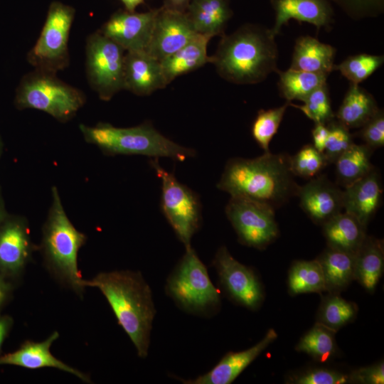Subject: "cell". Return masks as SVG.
<instances>
[{
	"label": "cell",
	"instance_id": "1",
	"mask_svg": "<svg viewBox=\"0 0 384 384\" xmlns=\"http://www.w3.org/2000/svg\"><path fill=\"white\" fill-rule=\"evenodd\" d=\"M216 186L231 197L254 200L274 209L297 196L299 188L289 156L270 151L254 159H230Z\"/></svg>",
	"mask_w": 384,
	"mask_h": 384
},
{
	"label": "cell",
	"instance_id": "2",
	"mask_svg": "<svg viewBox=\"0 0 384 384\" xmlns=\"http://www.w3.org/2000/svg\"><path fill=\"white\" fill-rule=\"evenodd\" d=\"M85 286L100 289L138 356L145 358L156 311L151 289L142 274L131 270L100 272L85 280Z\"/></svg>",
	"mask_w": 384,
	"mask_h": 384
},
{
	"label": "cell",
	"instance_id": "3",
	"mask_svg": "<svg viewBox=\"0 0 384 384\" xmlns=\"http://www.w3.org/2000/svg\"><path fill=\"white\" fill-rule=\"evenodd\" d=\"M275 36L271 28L243 26L230 35H223L211 63L223 78L232 83L260 82L278 70Z\"/></svg>",
	"mask_w": 384,
	"mask_h": 384
},
{
	"label": "cell",
	"instance_id": "4",
	"mask_svg": "<svg viewBox=\"0 0 384 384\" xmlns=\"http://www.w3.org/2000/svg\"><path fill=\"white\" fill-rule=\"evenodd\" d=\"M51 198L38 249L45 267L54 279L82 296L86 286L78 269V257L87 238L69 219L55 186L51 188Z\"/></svg>",
	"mask_w": 384,
	"mask_h": 384
},
{
	"label": "cell",
	"instance_id": "5",
	"mask_svg": "<svg viewBox=\"0 0 384 384\" xmlns=\"http://www.w3.org/2000/svg\"><path fill=\"white\" fill-rule=\"evenodd\" d=\"M79 129L87 143L95 145L106 156L142 155L184 161L196 155V150L166 137L149 122L131 127H117L107 122L95 126L80 124Z\"/></svg>",
	"mask_w": 384,
	"mask_h": 384
},
{
	"label": "cell",
	"instance_id": "6",
	"mask_svg": "<svg viewBox=\"0 0 384 384\" xmlns=\"http://www.w3.org/2000/svg\"><path fill=\"white\" fill-rule=\"evenodd\" d=\"M82 91L60 80L56 73L34 69L20 80L14 104L19 110L33 109L65 123L84 106Z\"/></svg>",
	"mask_w": 384,
	"mask_h": 384
},
{
	"label": "cell",
	"instance_id": "7",
	"mask_svg": "<svg viewBox=\"0 0 384 384\" xmlns=\"http://www.w3.org/2000/svg\"><path fill=\"white\" fill-rule=\"evenodd\" d=\"M185 248V253L167 277L166 293L185 312L210 317L220 309L219 291L195 250L191 245Z\"/></svg>",
	"mask_w": 384,
	"mask_h": 384
},
{
	"label": "cell",
	"instance_id": "8",
	"mask_svg": "<svg viewBox=\"0 0 384 384\" xmlns=\"http://www.w3.org/2000/svg\"><path fill=\"white\" fill-rule=\"evenodd\" d=\"M149 164L161 179L160 208L163 215L185 247L191 246V239L202 223L198 195L179 182L173 173L163 169L159 159L152 158Z\"/></svg>",
	"mask_w": 384,
	"mask_h": 384
},
{
	"label": "cell",
	"instance_id": "9",
	"mask_svg": "<svg viewBox=\"0 0 384 384\" xmlns=\"http://www.w3.org/2000/svg\"><path fill=\"white\" fill-rule=\"evenodd\" d=\"M75 11L60 1L50 4L41 32L26 59L34 69L56 73L70 63L68 39Z\"/></svg>",
	"mask_w": 384,
	"mask_h": 384
},
{
	"label": "cell",
	"instance_id": "10",
	"mask_svg": "<svg viewBox=\"0 0 384 384\" xmlns=\"http://www.w3.org/2000/svg\"><path fill=\"white\" fill-rule=\"evenodd\" d=\"M124 50L99 31L91 33L85 46L89 85L104 101L123 90Z\"/></svg>",
	"mask_w": 384,
	"mask_h": 384
},
{
	"label": "cell",
	"instance_id": "11",
	"mask_svg": "<svg viewBox=\"0 0 384 384\" xmlns=\"http://www.w3.org/2000/svg\"><path fill=\"white\" fill-rule=\"evenodd\" d=\"M274 210L267 204L241 197H230L225 209L239 242L258 250L278 237Z\"/></svg>",
	"mask_w": 384,
	"mask_h": 384
},
{
	"label": "cell",
	"instance_id": "12",
	"mask_svg": "<svg viewBox=\"0 0 384 384\" xmlns=\"http://www.w3.org/2000/svg\"><path fill=\"white\" fill-rule=\"evenodd\" d=\"M219 284L233 302L251 310L258 309L265 297L255 271L235 260L225 246H220L212 261Z\"/></svg>",
	"mask_w": 384,
	"mask_h": 384
},
{
	"label": "cell",
	"instance_id": "13",
	"mask_svg": "<svg viewBox=\"0 0 384 384\" xmlns=\"http://www.w3.org/2000/svg\"><path fill=\"white\" fill-rule=\"evenodd\" d=\"M37 249L26 218L8 213L0 223V274L13 282L18 280Z\"/></svg>",
	"mask_w": 384,
	"mask_h": 384
},
{
	"label": "cell",
	"instance_id": "14",
	"mask_svg": "<svg viewBox=\"0 0 384 384\" xmlns=\"http://www.w3.org/2000/svg\"><path fill=\"white\" fill-rule=\"evenodd\" d=\"M197 33L186 12L158 9L146 51L161 61L191 40Z\"/></svg>",
	"mask_w": 384,
	"mask_h": 384
},
{
	"label": "cell",
	"instance_id": "15",
	"mask_svg": "<svg viewBox=\"0 0 384 384\" xmlns=\"http://www.w3.org/2000/svg\"><path fill=\"white\" fill-rule=\"evenodd\" d=\"M157 12L158 9L143 13L119 11L112 14L99 31L126 52L146 50Z\"/></svg>",
	"mask_w": 384,
	"mask_h": 384
},
{
	"label": "cell",
	"instance_id": "16",
	"mask_svg": "<svg viewBox=\"0 0 384 384\" xmlns=\"http://www.w3.org/2000/svg\"><path fill=\"white\" fill-rule=\"evenodd\" d=\"M300 206L316 224L323 225L343 209V191L324 176L311 178L299 186Z\"/></svg>",
	"mask_w": 384,
	"mask_h": 384
},
{
	"label": "cell",
	"instance_id": "17",
	"mask_svg": "<svg viewBox=\"0 0 384 384\" xmlns=\"http://www.w3.org/2000/svg\"><path fill=\"white\" fill-rule=\"evenodd\" d=\"M59 336L58 331H54L42 341H25L16 350L2 353L0 365L16 366L31 370L54 368L73 374L84 382L91 383L87 374L67 365L52 354L50 347Z\"/></svg>",
	"mask_w": 384,
	"mask_h": 384
},
{
	"label": "cell",
	"instance_id": "18",
	"mask_svg": "<svg viewBox=\"0 0 384 384\" xmlns=\"http://www.w3.org/2000/svg\"><path fill=\"white\" fill-rule=\"evenodd\" d=\"M167 85L159 60L146 50L125 53L123 90L146 96Z\"/></svg>",
	"mask_w": 384,
	"mask_h": 384
},
{
	"label": "cell",
	"instance_id": "19",
	"mask_svg": "<svg viewBox=\"0 0 384 384\" xmlns=\"http://www.w3.org/2000/svg\"><path fill=\"white\" fill-rule=\"evenodd\" d=\"M277 338L276 331L270 329L252 347L242 351L228 352L206 373L193 379L181 380L185 384H230Z\"/></svg>",
	"mask_w": 384,
	"mask_h": 384
},
{
	"label": "cell",
	"instance_id": "20",
	"mask_svg": "<svg viewBox=\"0 0 384 384\" xmlns=\"http://www.w3.org/2000/svg\"><path fill=\"white\" fill-rule=\"evenodd\" d=\"M275 12V22L271 28L277 36L283 25L291 19L306 22L317 30L328 27L333 20V10L329 0H271Z\"/></svg>",
	"mask_w": 384,
	"mask_h": 384
},
{
	"label": "cell",
	"instance_id": "21",
	"mask_svg": "<svg viewBox=\"0 0 384 384\" xmlns=\"http://www.w3.org/2000/svg\"><path fill=\"white\" fill-rule=\"evenodd\" d=\"M383 189L375 169L345 188L343 205L345 212L353 215L365 228L379 208Z\"/></svg>",
	"mask_w": 384,
	"mask_h": 384
},
{
	"label": "cell",
	"instance_id": "22",
	"mask_svg": "<svg viewBox=\"0 0 384 384\" xmlns=\"http://www.w3.org/2000/svg\"><path fill=\"white\" fill-rule=\"evenodd\" d=\"M336 48L310 36L296 40L289 68L329 75L334 70Z\"/></svg>",
	"mask_w": 384,
	"mask_h": 384
},
{
	"label": "cell",
	"instance_id": "23",
	"mask_svg": "<svg viewBox=\"0 0 384 384\" xmlns=\"http://www.w3.org/2000/svg\"><path fill=\"white\" fill-rule=\"evenodd\" d=\"M210 38L197 33L185 46L160 61L168 84L180 75L211 63V56L207 54V46Z\"/></svg>",
	"mask_w": 384,
	"mask_h": 384
},
{
	"label": "cell",
	"instance_id": "24",
	"mask_svg": "<svg viewBox=\"0 0 384 384\" xmlns=\"http://www.w3.org/2000/svg\"><path fill=\"white\" fill-rule=\"evenodd\" d=\"M186 14L197 33L212 38L224 35L232 11L228 0H192Z\"/></svg>",
	"mask_w": 384,
	"mask_h": 384
},
{
	"label": "cell",
	"instance_id": "25",
	"mask_svg": "<svg viewBox=\"0 0 384 384\" xmlns=\"http://www.w3.org/2000/svg\"><path fill=\"white\" fill-rule=\"evenodd\" d=\"M329 247L355 255L363 243L366 228L352 215L340 213L323 225Z\"/></svg>",
	"mask_w": 384,
	"mask_h": 384
},
{
	"label": "cell",
	"instance_id": "26",
	"mask_svg": "<svg viewBox=\"0 0 384 384\" xmlns=\"http://www.w3.org/2000/svg\"><path fill=\"white\" fill-rule=\"evenodd\" d=\"M379 110L370 93L358 85L351 83L335 118L348 129L360 128Z\"/></svg>",
	"mask_w": 384,
	"mask_h": 384
},
{
	"label": "cell",
	"instance_id": "27",
	"mask_svg": "<svg viewBox=\"0 0 384 384\" xmlns=\"http://www.w3.org/2000/svg\"><path fill=\"white\" fill-rule=\"evenodd\" d=\"M384 268L383 240L366 236L355 255V279L368 292H374Z\"/></svg>",
	"mask_w": 384,
	"mask_h": 384
},
{
	"label": "cell",
	"instance_id": "28",
	"mask_svg": "<svg viewBox=\"0 0 384 384\" xmlns=\"http://www.w3.org/2000/svg\"><path fill=\"white\" fill-rule=\"evenodd\" d=\"M316 260L323 272L326 292L339 293L355 279V255L328 247Z\"/></svg>",
	"mask_w": 384,
	"mask_h": 384
},
{
	"label": "cell",
	"instance_id": "29",
	"mask_svg": "<svg viewBox=\"0 0 384 384\" xmlns=\"http://www.w3.org/2000/svg\"><path fill=\"white\" fill-rule=\"evenodd\" d=\"M372 151L365 144L353 143L334 162L338 183L345 188L374 169L370 162Z\"/></svg>",
	"mask_w": 384,
	"mask_h": 384
},
{
	"label": "cell",
	"instance_id": "30",
	"mask_svg": "<svg viewBox=\"0 0 384 384\" xmlns=\"http://www.w3.org/2000/svg\"><path fill=\"white\" fill-rule=\"evenodd\" d=\"M279 79L278 88L280 95L287 102L292 100L304 101L318 87L326 84L328 75L289 68L277 70Z\"/></svg>",
	"mask_w": 384,
	"mask_h": 384
},
{
	"label": "cell",
	"instance_id": "31",
	"mask_svg": "<svg viewBox=\"0 0 384 384\" xmlns=\"http://www.w3.org/2000/svg\"><path fill=\"white\" fill-rule=\"evenodd\" d=\"M288 287L292 295L326 292L324 277L319 261L316 259L294 262L289 272Z\"/></svg>",
	"mask_w": 384,
	"mask_h": 384
},
{
	"label": "cell",
	"instance_id": "32",
	"mask_svg": "<svg viewBox=\"0 0 384 384\" xmlns=\"http://www.w3.org/2000/svg\"><path fill=\"white\" fill-rule=\"evenodd\" d=\"M335 334V331L316 322L301 338L295 349L311 356L319 362H326L336 353Z\"/></svg>",
	"mask_w": 384,
	"mask_h": 384
},
{
	"label": "cell",
	"instance_id": "33",
	"mask_svg": "<svg viewBox=\"0 0 384 384\" xmlns=\"http://www.w3.org/2000/svg\"><path fill=\"white\" fill-rule=\"evenodd\" d=\"M357 311L353 302L344 299L338 293H329L321 303L317 323L336 331L352 321Z\"/></svg>",
	"mask_w": 384,
	"mask_h": 384
},
{
	"label": "cell",
	"instance_id": "34",
	"mask_svg": "<svg viewBox=\"0 0 384 384\" xmlns=\"http://www.w3.org/2000/svg\"><path fill=\"white\" fill-rule=\"evenodd\" d=\"M383 55L361 53L351 55L338 65L334 70H338L351 83L358 85L369 78L383 63Z\"/></svg>",
	"mask_w": 384,
	"mask_h": 384
},
{
	"label": "cell",
	"instance_id": "35",
	"mask_svg": "<svg viewBox=\"0 0 384 384\" xmlns=\"http://www.w3.org/2000/svg\"><path fill=\"white\" fill-rule=\"evenodd\" d=\"M289 102L269 110H260L255 119L251 129L252 136L265 152L269 151V146L277 133Z\"/></svg>",
	"mask_w": 384,
	"mask_h": 384
},
{
	"label": "cell",
	"instance_id": "36",
	"mask_svg": "<svg viewBox=\"0 0 384 384\" xmlns=\"http://www.w3.org/2000/svg\"><path fill=\"white\" fill-rule=\"evenodd\" d=\"M289 105L300 110L315 124H326L335 118L326 84L310 93L303 101L302 105H296L291 102Z\"/></svg>",
	"mask_w": 384,
	"mask_h": 384
},
{
	"label": "cell",
	"instance_id": "37",
	"mask_svg": "<svg viewBox=\"0 0 384 384\" xmlns=\"http://www.w3.org/2000/svg\"><path fill=\"white\" fill-rule=\"evenodd\" d=\"M328 164L323 153L312 144L304 146L296 154L289 156L292 173L304 178L316 176Z\"/></svg>",
	"mask_w": 384,
	"mask_h": 384
},
{
	"label": "cell",
	"instance_id": "38",
	"mask_svg": "<svg viewBox=\"0 0 384 384\" xmlns=\"http://www.w3.org/2000/svg\"><path fill=\"white\" fill-rule=\"evenodd\" d=\"M328 137L323 152L329 164H332L353 144V136L345 125L336 118L326 124Z\"/></svg>",
	"mask_w": 384,
	"mask_h": 384
},
{
	"label": "cell",
	"instance_id": "39",
	"mask_svg": "<svg viewBox=\"0 0 384 384\" xmlns=\"http://www.w3.org/2000/svg\"><path fill=\"white\" fill-rule=\"evenodd\" d=\"M289 383L343 384L351 383L350 374L327 368H313L293 375Z\"/></svg>",
	"mask_w": 384,
	"mask_h": 384
},
{
	"label": "cell",
	"instance_id": "40",
	"mask_svg": "<svg viewBox=\"0 0 384 384\" xmlns=\"http://www.w3.org/2000/svg\"><path fill=\"white\" fill-rule=\"evenodd\" d=\"M355 20L376 17L383 14L384 0H329Z\"/></svg>",
	"mask_w": 384,
	"mask_h": 384
},
{
	"label": "cell",
	"instance_id": "41",
	"mask_svg": "<svg viewBox=\"0 0 384 384\" xmlns=\"http://www.w3.org/2000/svg\"><path fill=\"white\" fill-rule=\"evenodd\" d=\"M360 137L365 144L373 150L384 146V114L380 110L378 113L366 122L360 131Z\"/></svg>",
	"mask_w": 384,
	"mask_h": 384
},
{
	"label": "cell",
	"instance_id": "42",
	"mask_svg": "<svg viewBox=\"0 0 384 384\" xmlns=\"http://www.w3.org/2000/svg\"><path fill=\"white\" fill-rule=\"evenodd\" d=\"M351 383L361 384L384 383L383 362L370 366L363 367L350 374Z\"/></svg>",
	"mask_w": 384,
	"mask_h": 384
},
{
	"label": "cell",
	"instance_id": "43",
	"mask_svg": "<svg viewBox=\"0 0 384 384\" xmlns=\"http://www.w3.org/2000/svg\"><path fill=\"white\" fill-rule=\"evenodd\" d=\"M313 146L320 152L323 153L325 149L329 129L326 124H315L311 132Z\"/></svg>",
	"mask_w": 384,
	"mask_h": 384
},
{
	"label": "cell",
	"instance_id": "44",
	"mask_svg": "<svg viewBox=\"0 0 384 384\" xmlns=\"http://www.w3.org/2000/svg\"><path fill=\"white\" fill-rule=\"evenodd\" d=\"M14 282L0 274V313L13 297Z\"/></svg>",
	"mask_w": 384,
	"mask_h": 384
},
{
	"label": "cell",
	"instance_id": "45",
	"mask_svg": "<svg viewBox=\"0 0 384 384\" xmlns=\"http://www.w3.org/2000/svg\"><path fill=\"white\" fill-rule=\"evenodd\" d=\"M14 322L11 316L0 313V356L2 354L4 343L12 329Z\"/></svg>",
	"mask_w": 384,
	"mask_h": 384
},
{
	"label": "cell",
	"instance_id": "46",
	"mask_svg": "<svg viewBox=\"0 0 384 384\" xmlns=\"http://www.w3.org/2000/svg\"><path fill=\"white\" fill-rule=\"evenodd\" d=\"M191 0H164L163 7L180 12H186Z\"/></svg>",
	"mask_w": 384,
	"mask_h": 384
},
{
	"label": "cell",
	"instance_id": "47",
	"mask_svg": "<svg viewBox=\"0 0 384 384\" xmlns=\"http://www.w3.org/2000/svg\"><path fill=\"white\" fill-rule=\"evenodd\" d=\"M127 11H134L135 9L141 4L144 0H120Z\"/></svg>",
	"mask_w": 384,
	"mask_h": 384
},
{
	"label": "cell",
	"instance_id": "48",
	"mask_svg": "<svg viewBox=\"0 0 384 384\" xmlns=\"http://www.w3.org/2000/svg\"><path fill=\"white\" fill-rule=\"evenodd\" d=\"M8 213H9L6 211L5 203L0 188V223L4 219Z\"/></svg>",
	"mask_w": 384,
	"mask_h": 384
},
{
	"label": "cell",
	"instance_id": "49",
	"mask_svg": "<svg viewBox=\"0 0 384 384\" xmlns=\"http://www.w3.org/2000/svg\"><path fill=\"white\" fill-rule=\"evenodd\" d=\"M3 151H4V142H3V140L0 136V159L2 156V154H3Z\"/></svg>",
	"mask_w": 384,
	"mask_h": 384
}]
</instances>
